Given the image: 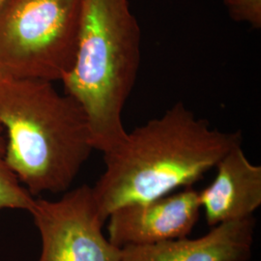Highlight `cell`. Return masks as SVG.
I'll list each match as a JSON object with an SVG mask.
<instances>
[{"label": "cell", "instance_id": "6da1fadb", "mask_svg": "<svg viewBox=\"0 0 261 261\" xmlns=\"http://www.w3.org/2000/svg\"><path fill=\"white\" fill-rule=\"evenodd\" d=\"M242 144L241 132H223L179 102L136 128L103 154L106 169L92 187L105 222L114 209L193 186L225 154Z\"/></svg>", "mask_w": 261, "mask_h": 261}, {"label": "cell", "instance_id": "7a4b0ae2", "mask_svg": "<svg viewBox=\"0 0 261 261\" xmlns=\"http://www.w3.org/2000/svg\"><path fill=\"white\" fill-rule=\"evenodd\" d=\"M0 126L7 163L34 197L70 190L94 150L82 106L44 80L0 75Z\"/></svg>", "mask_w": 261, "mask_h": 261}, {"label": "cell", "instance_id": "3957f363", "mask_svg": "<svg viewBox=\"0 0 261 261\" xmlns=\"http://www.w3.org/2000/svg\"><path fill=\"white\" fill-rule=\"evenodd\" d=\"M140 60L141 30L129 0H82L75 64L62 83L88 118L94 150L105 154L126 137L122 113Z\"/></svg>", "mask_w": 261, "mask_h": 261}, {"label": "cell", "instance_id": "277c9868", "mask_svg": "<svg viewBox=\"0 0 261 261\" xmlns=\"http://www.w3.org/2000/svg\"><path fill=\"white\" fill-rule=\"evenodd\" d=\"M82 0H3L0 75L62 82L75 64Z\"/></svg>", "mask_w": 261, "mask_h": 261}, {"label": "cell", "instance_id": "5b68a950", "mask_svg": "<svg viewBox=\"0 0 261 261\" xmlns=\"http://www.w3.org/2000/svg\"><path fill=\"white\" fill-rule=\"evenodd\" d=\"M29 213L42 240L37 261H120L121 249L103 235L92 187L68 190L55 201L35 198Z\"/></svg>", "mask_w": 261, "mask_h": 261}, {"label": "cell", "instance_id": "8992f818", "mask_svg": "<svg viewBox=\"0 0 261 261\" xmlns=\"http://www.w3.org/2000/svg\"><path fill=\"white\" fill-rule=\"evenodd\" d=\"M200 209L199 193L193 186L120 206L108 217V238L119 249L185 238L197 224Z\"/></svg>", "mask_w": 261, "mask_h": 261}, {"label": "cell", "instance_id": "52a82bcc", "mask_svg": "<svg viewBox=\"0 0 261 261\" xmlns=\"http://www.w3.org/2000/svg\"><path fill=\"white\" fill-rule=\"evenodd\" d=\"M253 217L218 224L205 235L128 246L120 261H249L255 229Z\"/></svg>", "mask_w": 261, "mask_h": 261}, {"label": "cell", "instance_id": "ba28073f", "mask_svg": "<svg viewBox=\"0 0 261 261\" xmlns=\"http://www.w3.org/2000/svg\"><path fill=\"white\" fill-rule=\"evenodd\" d=\"M212 183L199 193L209 226L253 217L261 205V167L247 158L242 144L225 154L215 167Z\"/></svg>", "mask_w": 261, "mask_h": 261}, {"label": "cell", "instance_id": "9c48e42d", "mask_svg": "<svg viewBox=\"0 0 261 261\" xmlns=\"http://www.w3.org/2000/svg\"><path fill=\"white\" fill-rule=\"evenodd\" d=\"M35 198L21 185L7 163L6 138L0 126V210L19 209L29 212Z\"/></svg>", "mask_w": 261, "mask_h": 261}, {"label": "cell", "instance_id": "30bf717a", "mask_svg": "<svg viewBox=\"0 0 261 261\" xmlns=\"http://www.w3.org/2000/svg\"><path fill=\"white\" fill-rule=\"evenodd\" d=\"M224 5L235 21L261 28V0H224Z\"/></svg>", "mask_w": 261, "mask_h": 261}, {"label": "cell", "instance_id": "8fae6325", "mask_svg": "<svg viewBox=\"0 0 261 261\" xmlns=\"http://www.w3.org/2000/svg\"><path fill=\"white\" fill-rule=\"evenodd\" d=\"M2 1H3V0H0V3H1V2H2Z\"/></svg>", "mask_w": 261, "mask_h": 261}]
</instances>
